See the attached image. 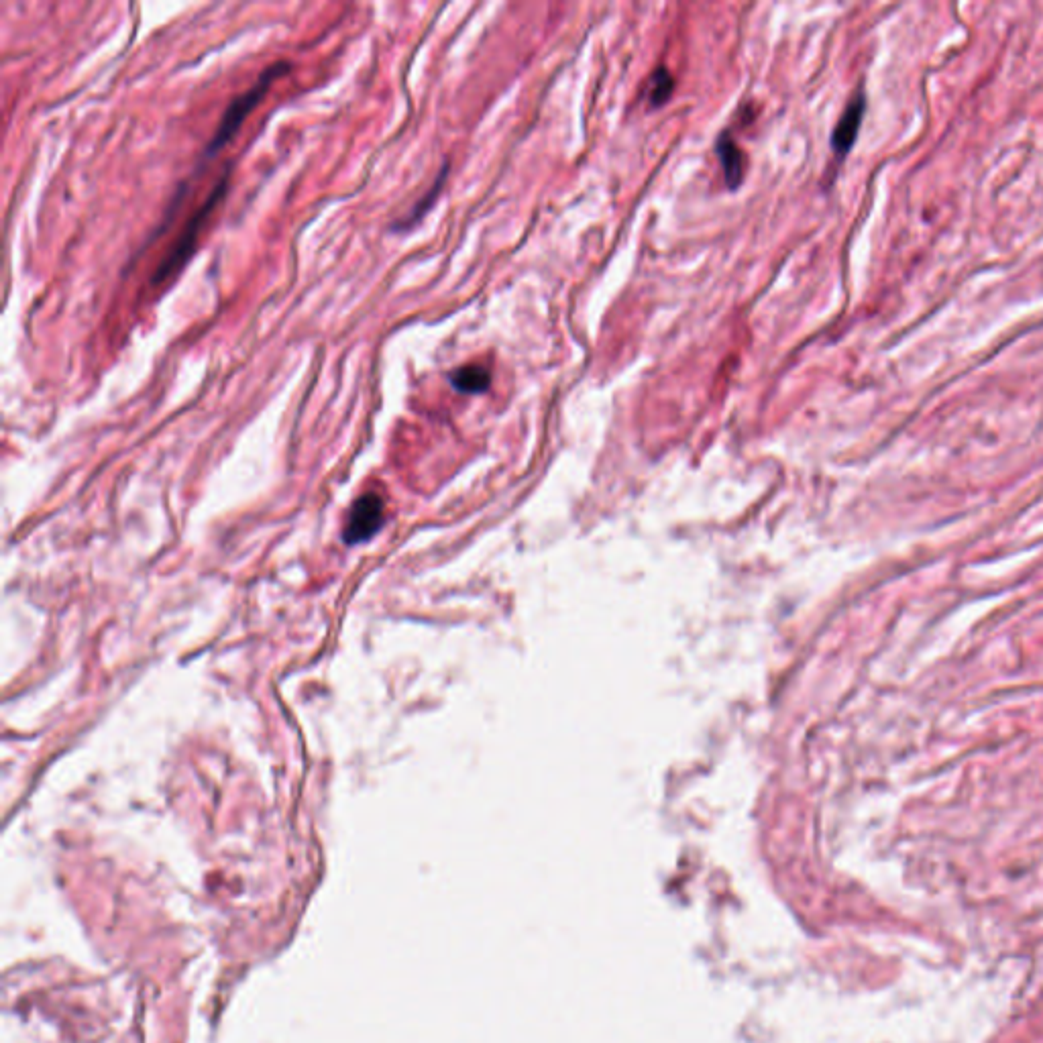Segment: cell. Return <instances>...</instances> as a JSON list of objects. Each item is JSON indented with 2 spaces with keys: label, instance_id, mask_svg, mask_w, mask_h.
<instances>
[{
  "label": "cell",
  "instance_id": "52a82bcc",
  "mask_svg": "<svg viewBox=\"0 0 1043 1043\" xmlns=\"http://www.w3.org/2000/svg\"><path fill=\"white\" fill-rule=\"evenodd\" d=\"M447 172H449V166H443L441 174L436 176V180H434V184L430 186V190H428V192H426V194H424V196H422V198H420V200L410 208V212H408L406 216H402L400 221H396V223L392 225V231H396V233H400V231H408L410 227H414L416 223L422 221V216L432 208V204L436 202L438 194H441V190H443V186H445V180H447Z\"/></svg>",
  "mask_w": 1043,
  "mask_h": 1043
},
{
  "label": "cell",
  "instance_id": "ba28073f",
  "mask_svg": "<svg viewBox=\"0 0 1043 1043\" xmlns=\"http://www.w3.org/2000/svg\"><path fill=\"white\" fill-rule=\"evenodd\" d=\"M675 92V80L667 68H656V72L648 80V102L652 106H663Z\"/></svg>",
  "mask_w": 1043,
  "mask_h": 1043
},
{
  "label": "cell",
  "instance_id": "7a4b0ae2",
  "mask_svg": "<svg viewBox=\"0 0 1043 1043\" xmlns=\"http://www.w3.org/2000/svg\"><path fill=\"white\" fill-rule=\"evenodd\" d=\"M290 70H292L290 62L271 64L267 70H263V74L257 78V82L249 90L241 92L239 96H235L231 100V104L225 108V113L221 117V123H218L212 139L208 141V145L204 149V159L214 157L227 143H231L235 139V135L239 133L241 125L255 111V108L261 104V100L265 98V94L269 92L273 82L280 80L286 74H290Z\"/></svg>",
  "mask_w": 1043,
  "mask_h": 1043
},
{
  "label": "cell",
  "instance_id": "5b68a950",
  "mask_svg": "<svg viewBox=\"0 0 1043 1043\" xmlns=\"http://www.w3.org/2000/svg\"><path fill=\"white\" fill-rule=\"evenodd\" d=\"M716 155H718V159L722 163V170H724V178H726L728 188L730 190L740 188L742 182H744V176H746V155L738 147V143L734 141L730 131L720 133V137L716 141Z\"/></svg>",
  "mask_w": 1043,
  "mask_h": 1043
},
{
  "label": "cell",
  "instance_id": "6da1fadb",
  "mask_svg": "<svg viewBox=\"0 0 1043 1043\" xmlns=\"http://www.w3.org/2000/svg\"><path fill=\"white\" fill-rule=\"evenodd\" d=\"M229 184H231V170H225L223 176L218 178V182L210 190V194L206 196V200L188 218L184 229L180 231V235L176 237V241L172 243L168 253L163 255L161 261L157 263L153 276H151V286H166L170 280H174L178 273L188 265V261L192 259V255L196 251V243H198L206 223L210 221V216L214 214V210L221 206V202L225 200Z\"/></svg>",
  "mask_w": 1043,
  "mask_h": 1043
},
{
  "label": "cell",
  "instance_id": "277c9868",
  "mask_svg": "<svg viewBox=\"0 0 1043 1043\" xmlns=\"http://www.w3.org/2000/svg\"><path fill=\"white\" fill-rule=\"evenodd\" d=\"M864 111H866V98H864L862 92H858L848 102L846 111L840 117L836 129H834V135H832V149H834V153L838 157H844L852 149V145H854V141L858 137V129L862 125Z\"/></svg>",
  "mask_w": 1043,
  "mask_h": 1043
},
{
  "label": "cell",
  "instance_id": "8992f818",
  "mask_svg": "<svg viewBox=\"0 0 1043 1043\" xmlns=\"http://www.w3.org/2000/svg\"><path fill=\"white\" fill-rule=\"evenodd\" d=\"M449 383L453 386V390L459 392V394L479 396V394H485L489 390L491 375H489V371L483 365L471 363V365H463V367L451 371L449 373Z\"/></svg>",
  "mask_w": 1043,
  "mask_h": 1043
},
{
  "label": "cell",
  "instance_id": "3957f363",
  "mask_svg": "<svg viewBox=\"0 0 1043 1043\" xmlns=\"http://www.w3.org/2000/svg\"><path fill=\"white\" fill-rule=\"evenodd\" d=\"M383 522V502L375 493H367L351 510L347 524V542H363L371 538Z\"/></svg>",
  "mask_w": 1043,
  "mask_h": 1043
}]
</instances>
